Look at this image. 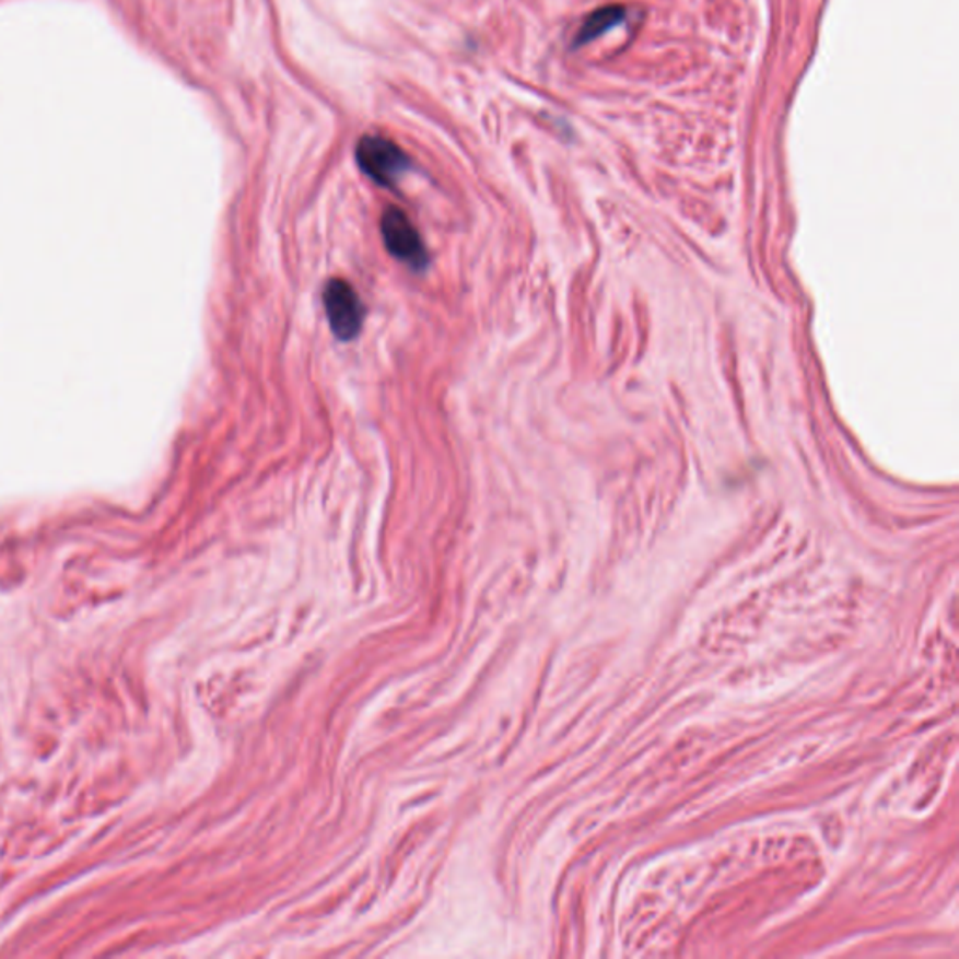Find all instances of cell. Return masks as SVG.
<instances>
[{
  "label": "cell",
  "instance_id": "3957f363",
  "mask_svg": "<svg viewBox=\"0 0 959 959\" xmlns=\"http://www.w3.org/2000/svg\"><path fill=\"white\" fill-rule=\"evenodd\" d=\"M323 304L334 338L343 343L356 340L364 327L366 309L353 285L341 278L328 280L323 289Z\"/></svg>",
  "mask_w": 959,
  "mask_h": 959
},
{
  "label": "cell",
  "instance_id": "6da1fadb",
  "mask_svg": "<svg viewBox=\"0 0 959 959\" xmlns=\"http://www.w3.org/2000/svg\"><path fill=\"white\" fill-rule=\"evenodd\" d=\"M354 160L360 171L381 188H396L399 180L411 171V157L391 139L383 136H364L356 143Z\"/></svg>",
  "mask_w": 959,
  "mask_h": 959
},
{
  "label": "cell",
  "instance_id": "277c9868",
  "mask_svg": "<svg viewBox=\"0 0 959 959\" xmlns=\"http://www.w3.org/2000/svg\"><path fill=\"white\" fill-rule=\"evenodd\" d=\"M624 20V8L604 7L587 15L575 34L574 46H585Z\"/></svg>",
  "mask_w": 959,
  "mask_h": 959
},
{
  "label": "cell",
  "instance_id": "7a4b0ae2",
  "mask_svg": "<svg viewBox=\"0 0 959 959\" xmlns=\"http://www.w3.org/2000/svg\"><path fill=\"white\" fill-rule=\"evenodd\" d=\"M381 236L388 254L405 267L422 274L430 267V254L409 215L398 207H388L381 215Z\"/></svg>",
  "mask_w": 959,
  "mask_h": 959
}]
</instances>
